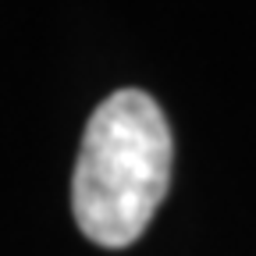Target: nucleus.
<instances>
[{
    "instance_id": "f257e3e1",
    "label": "nucleus",
    "mask_w": 256,
    "mask_h": 256,
    "mask_svg": "<svg viewBox=\"0 0 256 256\" xmlns=\"http://www.w3.org/2000/svg\"><path fill=\"white\" fill-rule=\"evenodd\" d=\"M171 128L142 89H118L92 110L72 174V210L82 235L104 249L132 246L171 185Z\"/></svg>"
}]
</instances>
